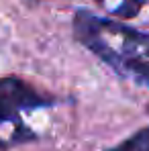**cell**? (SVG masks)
<instances>
[{
	"instance_id": "2",
	"label": "cell",
	"mask_w": 149,
	"mask_h": 151,
	"mask_svg": "<svg viewBox=\"0 0 149 151\" xmlns=\"http://www.w3.org/2000/svg\"><path fill=\"white\" fill-rule=\"evenodd\" d=\"M53 100L41 96L33 86L25 84L19 78H2L0 80V123L21 121L23 112L35 108H43Z\"/></svg>"
},
{
	"instance_id": "4",
	"label": "cell",
	"mask_w": 149,
	"mask_h": 151,
	"mask_svg": "<svg viewBox=\"0 0 149 151\" xmlns=\"http://www.w3.org/2000/svg\"><path fill=\"white\" fill-rule=\"evenodd\" d=\"M106 151H149V129H143L139 133H135L133 137H129L121 145L112 147Z\"/></svg>"
},
{
	"instance_id": "3",
	"label": "cell",
	"mask_w": 149,
	"mask_h": 151,
	"mask_svg": "<svg viewBox=\"0 0 149 151\" xmlns=\"http://www.w3.org/2000/svg\"><path fill=\"white\" fill-rule=\"evenodd\" d=\"M108 14L121 17V19H133L141 10V0H96Z\"/></svg>"
},
{
	"instance_id": "1",
	"label": "cell",
	"mask_w": 149,
	"mask_h": 151,
	"mask_svg": "<svg viewBox=\"0 0 149 151\" xmlns=\"http://www.w3.org/2000/svg\"><path fill=\"white\" fill-rule=\"evenodd\" d=\"M76 39L98 55L121 76L149 86V33L78 10L74 17Z\"/></svg>"
},
{
	"instance_id": "5",
	"label": "cell",
	"mask_w": 149,
	"mask_h": 151,
	"mask_svg": "<svg viewBox=\"0 0 149 151\" xmlns=\"http://www.w3.org/2000/svg\"><path fill=\"white\" fill-rule=\"evenodd\" d=\"M0 151H6V147H4V143L0 141Z\"/></svg>"
}]
</instances>
